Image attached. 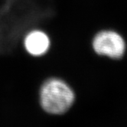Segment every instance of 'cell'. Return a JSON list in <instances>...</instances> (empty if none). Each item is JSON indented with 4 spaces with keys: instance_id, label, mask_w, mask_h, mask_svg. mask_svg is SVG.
Segmentation results:
<instances>
[{
    "instance_id": "6da1fadb",
    "label": "cell",
    "mask_w": 127,
    "mask_h": 127,
    "mask_svg": "<svg viewBox=\"0 0 127 127\" xmlns=\"http://www.w3.org/2000/svg\"><path fill=\"white\" fill-rule=\"evenodd\" d=\"M74 99L72 89L58 78L48 80L41 88V105L45 111L51 114L64 113L74 103Z\"/></svg>"
},
{
    "instance_id": "7a4b0ae2",
    "label": "cell",
    "mask_w": 127,
    "mask_h": 127,
    "mask_svg": "<svg viewBox=\"0 0 127 127\" xmlns=\"http://www.w3.org/2000/svg\"><path fill=\"white\" fill-rule=\"evenodd\" d=\"M93 48L99 55L119 59L125 53L126 43L120 34L113 31H102L94 37Z\"/></svg>"
},
{
    "instance_id": "3957f363",
    "label": "cell",
    "mask_w": 127,
    "mask_h": 127,
    "mask_svg": "<svg viewBox=\"0 0 127 127\" xmlns=\"http://www.w3.org/2000/svg\"><path fill=\"white\" fill-rule=\"evenodd\" d=\"M26 51L33 56H41L45 54L50 47V39L44 32L35 30L26 35L24 41Z\"/></svg>"
}]
</instances>
